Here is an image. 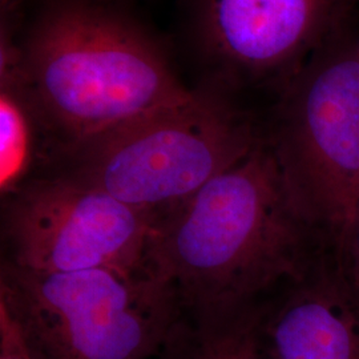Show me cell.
Listing matches in <instances>:
<instances>
[{
  "label": "cell",
  "instance_id": "6da1fadb",
  "mask_svg": "<svg viewBox=\"0 0 359 359\" xmlns=\"http://www.w3.org/2000/svg\"><path fill=\"white\" fill-rule=\"evenodd\" d=\"M0 83L19 92L32 116L40 164L196 92L154 35L117 6L68 0L43 3Z\"/></svg>",
  "mask_w": 359,
  "mask_h": 359
},
{
  "label": "cell",
  "instance_id": "7a4b0ae2",
  "mask_svg": "<svg viewBox=\"0 0 359 359\" xmlns=\"http://www.w3.org/2000/svg\"><path fill=\"white\" fill-rule=\"evenodd\" d=\"M329 253L295 208L264 133L241 161L154 224L145 265L184 309L224 308L264 299Z\"/></svg>",
  "mask_w": 359,
  "mask_h": 359
},
{
  "label": "cell",
  "instance_id": "3957f363",
  "mask_svg": "<svg viewBox=\"0 0 359 359\" xmlns=\"http://www.w3.org/2000/svg\"><path fill=\"white\" fill-rule=\"evenodd\" d=\"M264 137V127L233 95L197 88L169 105L41 163L55 175L107 193L154 225L241 161Z\"/></svg>",
  "mask_w": 359,
  "mask_h": 359
},
{
  "label": "cell",
  "instance_id": "277c9868",
  "mask_svg": "<svg viewBox=\"0 0 359 359\" xmlns=\"http://www.w3.org/2000/svg\"><path fill=\"white\" fill-rule=\"evenodd\" d=\"M0 308L34 359H156L184 310L147 265L38 273L7 261Z\"/></svg>",
  "mask_w": 359,
  "mask_h": 359
},
{
  "label": "cell",
  "instance_id": "5b68a950",
  "mask_svg": "<svg viewBox=\"0 0 359 359\" xmlns=\"http://www.w3.org/2000/svg\"><path fill=\"white\" fill-rule=\"evenodd\" d=\"M278 92L265 139L295 208L341 261L359 217V35L334 38Z\"/></svg>",
  "mask_w": 359,
  "mask_h": 359
},
{
  "label": "cell",
  "instance_id": "8992f818",
  "mask_svg": "<svg viewBox=\"0 0 359 359\" xmlns=\"http://www.w3.org/2000/svg\"><path fill=\"white\" fill-rule=\"evenodd\" d=\"M7 262L38 273L137 269L154 221L107 193L55 175H32L4 194Z\"/></svg>",
  "mask_w": 359,
  "mask_h": 359
},
{
  "label": "cell",
  "instance_id": "52a82bcc",
  "mask_svg": "<svg viewBox=\"0 0 359 359\" xmlns=\"http://www.w3.org/2000/svg\"><path fill=\"white\" fill-rule=\"evenodd\" d=\"M353 0H188L193 44L209 88L278 90L309 59L348 29Z\"/></svg>",
  "mask_w": 359,
  "mask_h": 359
},
{
  "label": "cell",
  "instance_id": "ba28073f",
  "mask_svg": "<svg viewBox=\"0 0 359 359\" xmlns=\"http://www.w3.org/2000/svg\"><path fill=\"white\" fill-rule=\"evenodd\" d=\"M268 299L264 359H359V295L329 253Z\"/></svg>",
  "mask_w": 359,
  "mask_h": 359
},
{
  "label": "cell",
  "instance_id": "9c48e42d",
  "mask_svg": "<svg viewBox=\"0 0 359 359\" xmlns=\"http://www.w3.org/2000/svg\"><path fill=\"white\" fill-rule=\"evenodd\" d=\"M268 299L236 306L184 309L156 359H264Z\"/></svg>",
  "mask_w": 359,
  "mask_h": 359
},
{
  "label": "cell",
  "instance_id": "30bf717a",
  "mask_svg": "<svg viewBox=\"0 0 359 359\" xmlns=\"http://www.w3.org/2000/svg\"><path fill=\"white\" fill-rule=\"evenodd\" d=\"M38 132L19 92L0 84V170L1 192L7 194L31 177L38 163Z\"/></svg>",
  "mask_w": 359,
  "mask_h": 359
},
{
  "label": "cell",
  "instance_id": "8fae6325",
  "mask_svg": "<svg viewBox=\"0 0 359 359\" xmlns=\"http://www.w3.org/2000/svg\"><path fill=\"white\" fill-rule=\"evenodd\" d=\"M0 359H34L8 313L0 308Z\"/></svg>",
  "mask_w": 359,
  "mask_h": 359
},
{
  "label": "cell",
  "instance_id": "7c38bea8",
  "mask_svg": "<svg viewBox=\"0 0 359 359\" xmlns=\"http://www.w3.org/2000/svg\"><path fill=\"white\" fill-rule=\"evenodd\" d=\"M339 262L346 273L348 281L359 295V217L348 237L345 252Z\"/></svg>",
  "mask_w": 359,
  "mask_h": 359
},
{
  "label": "cell",
  "instance_id": "4fadbf2b",
  "mask_svg": "<svg viewBox=\"0 0 359 359\" xmlns=\"http://www.w3.org/2000/svg\"><path fill=\"white\" fill-rule=\"evenodd\" d=\"M43 3H50V1H63V0H40ZM68 1H87V3H97V4H107V6H117L121 1L126 0H68Z\"/></svg>",
  "mask_w": 359,
  "mask_h": 359
}]
</instances>
